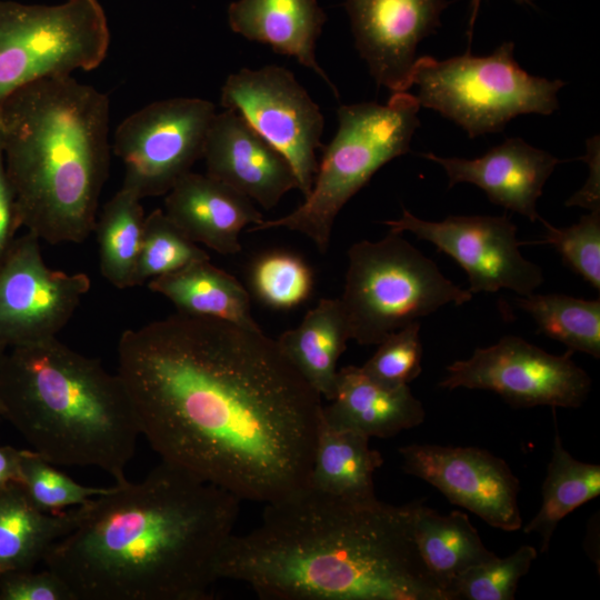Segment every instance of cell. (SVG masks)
Segmentation results:
<instances>
[{"mask_svg": "<svg viewBox=\"0 0 600 600\" xmlns=\"http://www.w3.org/2000/svg\"><path fill=\"white\" fill-rule=\"evenodd\" d=\"M413 513L414 502L353 501L307 486L229 538L217 577L263 600H449L418 552Z\"/></svg>", "mask_w": 600, "mask_h": 600, "instance_id": "obj_3", "label": "cell"}, {"mask_svg": "<svg viewBox=\"0 0 600 600\" xmlns=\"http://www.w3.org/2000/svg\"><path fill=\"white\" fill-rule=\"evenodd\" d=\"M214 104L200 98L154 101L117 128L113 153L124 164L122 188L141 200L166 194L202 158Z\"/></svg>", "mask_w": 600, "mask_h": 600, "instance_id": "obj_10", "label": "cell"}, {"mask_svg": "<svg viewBox=\"0 0 600 600\" xmlns=\"http://www.w3.org/2000/svg\"><path fill=\"white\" fill-rule=\"evenodd\" d=\"M148 282L149 289L169 299L178 312L261 329L251 314L248 291L210 260L190 263Z\"/></svg>", "mask_w": 600, "mask_h": 600, "instance_id": "obj_24", "label": "cell"}, {"mask_svg": "<svg viewBox=\"0 0 600 600\" xmlns=\"http://www.w3.org/2000/svg\"><path fill=\"white\" fill-rule=\"evenodd\" d=\"M144 219L141 199L122 187L97 217L100 271L118 289L134 287Z\"/></svg>", "mask_w": 600, "mask_h": 600, "instance_id": "obj_28", "label": "cell"}, {"mask_svg": "<svg viewBox=\"0 0 600 600\" xmlns=\"http://www.w3.org/2000/svg\"><path fill=\"white\" fill-rule=\"evenodd\" d=\"M361 369L387 387L409 386L422 371L420 322L414 321L390 333Z\"/></svg>", "mask_w": 600, "mask_h": 600, "instance_id": "obj_35", "label": "cell"}, {"mask_svg": "<svg viewBox=\"0 0 600 600\" xmlns=\"http://www.w3.org/2000/svg\"><path fill=\"white\" fill-rule=\"evenodd\" d=\"M163 211L193 242L224 256L240 252L241 231L263 221L248 197L191 171L166 193Z\"/></svg>", "mask_w": 600, "mask_h": 600, "instance_id": "obj_19", "label": "cell"}, {"mask_svg": "<svg viewBox=\"0 0 600 600\" xmlns=\"http://www.w3.org/2000/svg\"><path fill=\"white\" fill-rule=\"evenodd\" d=\"M571 356L570 350L557 356L508 334L449 364L439 386L492 391L517 408L576 409L587 400L591 378Z\"/></svg>", "mask_w": 600, "mask_h": 600, "instance_id": "obj_11", "label": "cell"}, {"mask_svg": "<svg viewBox=\"0 0 600 600\" xmlns=\"http://www.w3.org/2000/svg\"><path fill=\"white\" fill-rule=\"evenodd\" d=\"M202 158L207 174L264 209L273 208L287 192L298 189L288 159L232 110L216 112Z\"/></svg>", "mask_w": 600, "mask_h": 600, "instance_id": "obj_17", "label": "cell"}, {"mask_svg": "<svg viewBox=\"0 0 600 600\" xmlns=\"http://www.w3.org/2000/svg\"><path fill=\"white\" fill-rule=\"evenodd\" d=\"M348 259L339 301L349 338L362 346L378 344L444 304L472 299L402 233L390 231L378 241H359L349 249Z\"/></svg>", "mask_w": 600, "mask_h": 600, "instance_id": "obj_7", "label": "cell"}, {"mask_svg": "<svg viewBox=\"0 0 600 600\" xmlns=\"http://www.w3.org/2000/svg\"><path fill=\"white\" fill-rule=\"evenodd\" d=\"M538 556L532 546H521L506 558L496 557L458 576L449 587L450 600H512L518 583Z\"/></svg>", "mask_w": 600, "mask_h": 600, "instance_id": "obj_33", "label": "cell"}, {"mask_svg": "<svg viewBox=\"0 0 600 600\" xmlns=\"http://www.w3.org/2000/svg\"><path fill=\"white\" fill-rule=\"evenodd\" d=\"M327 16L317 0H237L228 8L231 30L268 44L313 70L338 96L336 86L317 62L316 46Z\"/></svg>", "mask_w": 600, "mask_h": 600, "instance_id": "obj_21", "label": "cell"}, {"mask_svg": "<svg viewBox=\"0 0 600 600\" xmlns=\"http://www.w3.org/2000/svg\"><path fill=\"white\" fill-rule=\"evenodd\" d=\"M541 493L539 511L523 527V532L537 533L540 551L547 552L560 521L600 494V466L574 459L556 433Z\"/></svg>", "mask_w": 600, "mask_h": 600, "instance_id": "obj_27", "label": "cell"}, {"mask_svg": "<svg viewBox=\"0 0 600 600\" xmlns=\"http://www.w3.org/2000/svg\"><path fill=\"white\" fill-rule=\"evenodd\" d=\"M250 280L257 298L280 310L303 303L313 286L310 267L300 257L283 251L259 257L251 268Z\"/></svg>", "mask_w": 600, "mask_h": 600, "instance_id": "obj_32", "label": "cell"}, {"mask_svg": "<svg viewBox=\"0 0 600 600\" xmlns=\"http://www.w3.org/2000/svg\"><path fill=\"white\" fill-rule=\"evenodd\" d=\"M440 164L449 179V188L457 183H471L480 188L492 203L541 221L537 201L548 178L561 160L532 147L521 138H508L474 159L440 157L423 153Z\"/></svg>", "mask_w": 600, "mask_h": 600, "instance_id": "obj_18", "label": "cell"}, {"mask_svg": "<svg viewBox=\"0 0 600 600\" xmlns=\"http://www.w3.org/2000/svg\"><path fill=\"white\" fill-rule=\"evenodd\" d=\"M383 223L392 232L409 231L451 257L466 271L471 293L509 289L528 296L543 283L542 269L522 256L517 226L506 214L428 221L403 209L399 219Z\"/></svg>", "mask_w": 600, "mask_h": 600, "instance_id": "obj_14", "label": "cell"}, {"mask_svg": "<svg viewBox=\"0 0 600 600\" xmlns=\"http://www.w3.org/2000/svg\"><path fill=\"white\" fill-rule=\"evenodd\" d=\"M0 418L54 466L94 467L128 481L141 436L132 400L117 372L57 337L4 351Z\"/></svg>", "mask_w": 600, "mask_h": 600, "instance_id": "obj_5", "label": "cell"}, {"mask_svg": "<svg viewBox=\"0 0 600 600\" xmlns=\"http://www.w3.org/2000/svg\"><path fill=\"white\" fill-rule=\"evenodd\" d=\"M4 351H6V350H3V349L0 348V361H1V358H2V356H3V353H4Z\"/></svg>", "mask_w": 600, "mask_h": 600, "instance_id": "obj_41", "label": "cell"}, {"mask_svg": "<svg viewBox=\"0 0 600 600\" xmlns=\"http://www.w3.org/2000/svg\"><path fill=\"white\" fill-rule=\"evenodd\" d=\"M413 533L424 566L449 600V587L458 576L497 557L486 548L468 516L459 510L441 514L414 502Z\"/></svg>", "mask_w": 600, "mask_h": 600, "instance_id": "obj_26", "label": "cell"}, {"mask_svg": "<svg viewBox=\"0 0 600 600\" xmlns=\"http://www.w3.org/2000/svg\"><path fill=\"white\" fill-rule=\"evenodd\" d=\"M18 229L13 196L7 179L0 150V258L13 240Z\"/></svg>", "mask_w": 600, "mask_h": 600, "instance_id": "obj_38", "label": "cell"}, {"mask_svg": "<svg viewBox=\"0 0 600 600\" xmlns=\"http://www.w3.org/2000/svg\"><path fill=\"white\" fill-rule=\"evenodd\" d=\"M516 303L534 320L538 331L570 351L600 357V301L561 293L519 296Z\"/></svg>", "mask_w": 600, "mask_h": 600, "instance_id": "obj_29", "label": "cell"}, {"mask_svg": "<svg viewBox=\"0 0 600 600\" xmlns=\"http://www.w3.org/2000/svg\"><path fill=\"white\" fill-rule=\"evenodd\" d=\"M406 473L438 489L487 524L517 531L522 527L519 479L509 464L477 447L407 444L399 448Z\"/></svg>", "mask_w": 600, "mask_h": 600, "instance_id": "obj_15", "label": "cell"}, {"mask_svg": "<svg viewBox=\"0 0 600 600\" xmlns=\"http://www.w3.org/2000/svg\"><path fill=\"white\" fill-rule=\"evenodd\" d=\"M117 373L161 461L241 501L307 487L321 396L261 329L178 312L126 330Z\"/></svg>", "mask_w": 600, "mask_h": 600, "instance_id": "obj_1", "label": "cell"}, {"mask_svg": "<svg viewBox=\"0 0 600 600\" xmlns=\"http://www.w3.org/2000/svg\"><path fill=\"white\" fill-rule=\"evenodd\" d=\"M21 450L0 444V490L20 479Z\"/></svg>", "mask_w": 600, "mask_h": 600, "instance_id": "obj_39", "label": "cell"}, {"mask_svg": "<svg viewBox=\"0 0 600 600\" xmlns=\"http://www.w3.org/2000/svg\"><path fill=\"white\" fill-rule=\"evenodd\" d=\"M514 44L502 42L484 57L467 53L437 60L417 58L411 87L420 106L439 112L469 136L502 131L520 114H551L559 107L561 80L524 71L514 59Z\"/></svg>", "mask_w": 600, "mask_h": 600, "instance_id": "obj_8", "label": "cell"}, {"mask_svg": "<svg viewBox=\"0 0 600 600\" xmlns=\"http://www.w3.org/2000/svg\"><path fill=\"white\" fill-rule=\"evenodd\" d=\"M90 284L83 272L48 267L34 233L14 237L0 258V348L57 337Z\"/></svg>", "mask_w": 600, "mask_h": 600, "instance_id": "obj_13", "label": "cell"}, {"mask_svg": "<svg viewBox=\"0 0 600 600\" xmlns=\"http://www.w3.org/2000/svg\"><path fill=\"white\" fill-rule=\"evenodd\" d=\"M350 340L339 299H321L301 323L284 331L278 343L314 390L333 398L339 358Z\"/></svg>", "mask_w": 600, "mask_h": 600, "instance_id": "obj_25", "label": "cell"}, {"mask_svg": "<svg viewBox=\"0 0 600 600\" xmlns=\"http://www.w3.org/2000/svg\"><path fill=\"white\" fill-rule=\"evenodd\" d=\"M541 222L546 228L544 238L538 241H521V246H552L566 266L599 291L600 210L581 216L577 223L566 228H557L543 219Z\"/></svg>", "mask_w": 600, "mask_h": 600, "instance_id": "obj_34", "label": "cell"}, {"mask_svg": "<svg viewBox=\"0 0 600 600\" xmlns=\"http://www.w3.org/2000/svg\"><path fill=\"white\" fill-rule=\"evenodd\" d=\"M241 500L161 461L82 506L44 559L74 600H208Z\"/></svg>", "mask_w": 600, "mask_h": 600, "instance_id": "obj_2", "label": "cell"}, {"mask_svg": "<svg viewBox=\"0 0 600 600\" xmlns=\"http://www.w3.org/2000/svg\"><path fill=\"white\" fill-rule=\"evenodd\" d=\"M482 0H471L470 1V18H469V27H468V40L469 43L472 39V32H473V26L478 16V11L480 9V3ZM519 4H529L533 6L531 0H513Z\"/></svg>", "mask_w": 600, "mask_h": 600, "instance_id": "obj_40", "label": "cell"}, {"mask_svg": "<svg viewBox=\"0 0 600 600\" xmlns=\"http://www.w3.org/2000/svg\"><path fill=\"white\" fill-rule=\"evenodd\" d=\"M18 483L37 509L53 514L87 504L109 489L78 483L33 450H21Z\"/></svg>", "mask_w": 600, "mask_h": 600, "instance_id": "obj_31", "label": "cell"}, {"mask_svg": "<svg viewBox=\"0 0 600 600\" xmlns=\"http://www.w3.org/2000/svg\"><path fill=\"white\" fill-rule=\"evenodd\" d=\"M109 44L99 0L56 6L0 1V102L34 81L96 69Z\"/></svg>", "mask_w": 600, "mask_h": 600, "instance_id": "obj_9", "label": "cell"}, {"mask_svg": "<svg viewBox=\"0 0 600 600\" xmlns=\"http://www.w3.org/2000/svg\"><path fill=\"white\" fill-rule=\"evenodd\" d=\"M420 104L408 91L393 92L386 104L340 106L338 130L324 148L309 194L291 213L249 228H287L310 238L321 252L329 247L334 220L343 206L386 163L410 151L420 126Z\"/></svg>", "mask_w": 600, "mask_h": 600, "instance_id": "obj_6", "label": "cell"}, {"mask_svg": "<svg viewBox=\"0 0 600 600\" xmlns=\"http://www.w3.org/2000/svg\"><path fill=\"white\" fill-rule=\"evenodd\" d=\"M369 440L367 436L331 424L321 410L307 486L353 501L377 499L374 473L383 458L370 447Z\"/></svg>", "mask_w": 600, "mask_h": 600, "instance_id": "obj_22", "label": "cell"}, {"mask_svg": "<svg viewBox=\"0 0 600 600\" xmlns=\"http://www.w3.org/2000/svg\"><path fill=\"white\" fill-rule=\"evenodd\" d=\"M592 139L588 141V152L584 157L589 164V177L583 188L574 193L566 206H578L586 209L600 210V190H599V140Z\"/></svg>", "mask_w": 600, "mask_h": 600, "instance_id": "obj_37", "label": "cell"}, {"mask_svg": "<svg viewBox=\"0 0 600 600\" xmlns=\"http://www.w3.org/2000/svg\"><path fill=\"white\" fill-rule=\"evenodd\" d=\"M220 103L238 112L290 162L306 198L318 170L324 119L291 71L279 66L242 68L221 88Z\"/></svg>", "mask_w": 600, "mask_h": 600, "instance_id": "obj_12", "label": "cell"}, {"mask_svg": "<svg viewBox=\"0 0 600 600\" xmlns=\"http://www.w3.org/2000/svg\"><path fill=\"white\" fill-rule=\"evenodd\" d=\"M110 101L71 76L27 84L0 102V150L19 228L51 244L94 230L109 174Z\"/></svg>", "mask_w": 600, "mask_h": 600, "instance_id": "obj_4", "label": "cell"}, {"mask_svg": "<svg viewBox=\"0 0 600 600\" xmlns=\"http://www.w3.org/2000/svg\"><path fill=\"white\" fill-rule=\"evenodd\" d=\"M82 506L60 513L37 509L19 483L0 490V578L43 562L57 541L79 523Z\"/></svg>", "mask_w": 600, "mask_h": 600, "instance_id": "obj_23", "label": "cell"}, {"mask_svg": "<svg viewBox=\"0 0 600 600\" xmlns=\"http://www.w3.org/2000/svg\"><path fill=\"white\" fill-rule=\"evenodd\" d=\"M0 600H74L64 581L50 569L24 570L0 578Z\"/></svg>", "mask_w": 600, "mask_h": 600, "instance_id": "obj_36", "label": "cell"}, {"mask_svg": "<svg viewBox=\"0 0 600 600\" xmlns=\"http://www.w3.org/2000/svg\"><path fill=\"white\" fill-rule=\"evenodd\" d=\"M322 414L333 426L368 438H391L420 426L426 411L409 386L387 387L371 379L361 367L338 370L333 398Z\"/></svg>", "mask_w": 600, "mask_h": 600, "instance_id": "obj_20", "label": "cell"}, {"mask_svg": "<svg viewBox=\"0 0 600 600\" xmlns=\"http://www.w3.org/2000/svg\"><path fill=\"white\" fill-rule=\"evenodd\" d=\"M210 260L161 209L146 216L134 286L177 271L197 261Z\"/></svg>", "mask_w": 600, "mask_h": 600, "instance_id": "obj_30", "label": "cell"}, {"mask_svg": "<svg viewBox=\"0 0 600 600\" xmlns=\"http://www.w3.org/2000/svg\"><path fill=\"white\" fill-rule=\"evenodd\" d=\"M354 46L378 86L411 88L418 44L440 26L447 0H346Z\"/></svg>", "mask_w": 600, "mask_h": 600, "instance_id": "obj_16", "label": "cell"}]
</instances>
